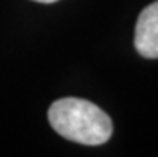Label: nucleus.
<instances>
[{
    "instance_id": "1",
    "label": "nucleus",
    "mask_w": 158,
    "mask_h": 157,
    "mask_svg": "<svg viewBox=\"0 0 158 157\" xmlns=\"http://www.w3.org/2000/svg\"><path fill=\"white\" fill-rule=\"evenodd\" d=\"M48 120L53 130L69 141L99 146L109 141L114 125L104 111L80 98H62L50 106Z\"/></svg>"
},
{
    "instance_id": "2",
    "label": "nucleus",
    "mask_w": 158,
    "mask_h": 157,
    "mask_svg": "<svg viewBox=\"0 0 158 157\" xmlns=\"http://www.w3.org/2000/svg\"><path fill=\"white\" fill-rule=\"evenodd\" d=\"M134 47L142 58L158 59V0L139 15L134 29Z\"/></svg>"
},
{
    "instance_id": "3",
    "label": "nucleus",
    "mask_w": 158,
    "mask_h": 157,
    "mask_svg": "<svg viewBox=\"0 0 158 157\" xmlns=\"http://www.w3.org/2000/svg\"><path fill=\"white\" fill-rule=\"evenodd\" d=\"M34 2H39V3H53V2H58V0H34Z\"/></svg>"
}]
</instances>
